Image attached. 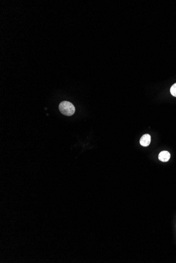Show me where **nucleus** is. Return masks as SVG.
<instances>
[{
  "mask_svg": "<svg viewBox=\"0 0 176 263\" xmlns=\"http://www.w3.org/2000/svg\"><path fill=\"white\" fill-rule=\"evenodd\" d=\"M59 108L61 114L67 116H72L76 111L74 105L71 103L67 101L61 102L59 105Z\"/></svg>",
  "mask_w": 176,
  "mask_h": 263,
  "instance_id": "nucleus-1",
  "label": "nucleus"
},
{
  "mask_svg": "<svg viewBox=\"0 0 176 263\" xmlns=\"http://www.w3.org/2000/svg\"><path fill=\"white\" fill-rule=\"evenodd\" d=\"M151 142V136L149 134H145L142 136L140 140V144L143 146H148Z\"/></svg>",
  "mask_w": 176,
  "mask_h": 263,
  "instance_id": "nucleus-2",
  "label": "nucleus"
},
{
  "mask_svg": "<svg viewBox=\"0 0 176 263\" xmlns=\"http://www.w3.org/2000/svg\"><path fill=\"white\" fill-rule=\"evenodd\" d=\"M158 158L159 160L162 162H167L169 161L170 158V154L168 151H161L159 154Z\"/></svg>",
  "mask_w": 176,
  "mask_h": 263,
  "instance_id": "nucleus-3",
  "label": "nucleus"
},
{
  "mask_svg": "<svg viewBox=\"0 0 176 263\" xmlns=\"http://www.w3.org/2000/svg\"><path fill=\"white\" fill-rule=\"evenodd\" d=\"M170 93L172 96L176 97V83L174 84L170 88Z\"/></svg>",
  "mask_w": 176,
  "mask_h": 263,
  "instance_id": "nucleus-4",
  "label": "nucleus"
}]
</instances>
